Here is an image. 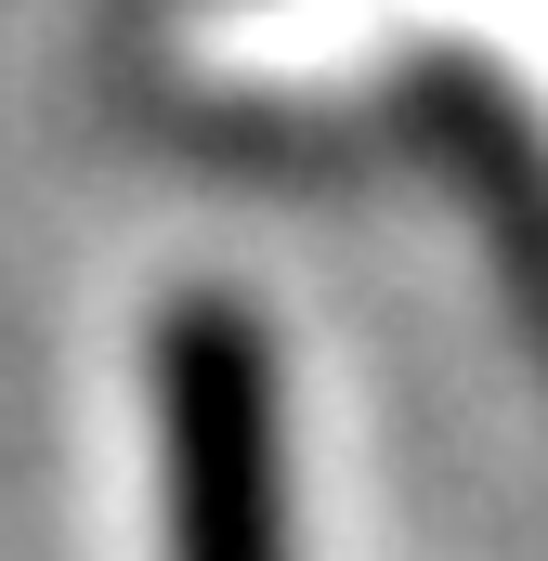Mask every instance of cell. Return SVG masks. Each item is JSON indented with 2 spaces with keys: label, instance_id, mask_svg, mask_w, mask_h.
Listing matches in <instances>:
<instances>
[{
  "label": "cell",
  "instance_id": "6da1fadb",
  "mask_svg": "<svg viewBox=\"0 0 548 561\" xmlns=\"http://www.w3.org/2000/svg\"><path fill=\"white\" fill-rule=\"evenodd\" d=\"M157 457H170V561H287L274 379L236 313H170V340H157Z\"/></svg>",
  "mask_w": 548,
  "mask_h": 561
}]
</instances>
